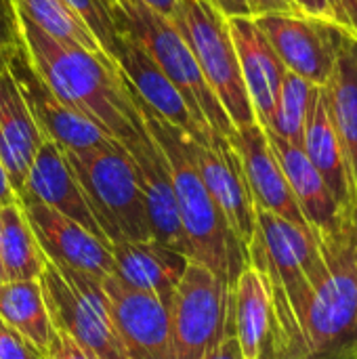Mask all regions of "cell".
Wrapping results in <instances>:
<instances>
[{
	"instance_id": "obj_43",
	"label": "cell",
	"mask_w": 357,
	"mask_h": 359,
	"mask_svg": "<svg viewBox=\"0 0 357 359\" xmlns=\"http://www.w3.org/2000/svg\"><path fill=\"white\" fill-rule=\"evenodd\" d=\"M288 2H290V0H288ZM290 4H292V2H290Z\"/></svg>"
},
{
	"instance_id": "obj_18",
	"label": "cell",
	"mask_w": 357,
	"mask_h": 359,
	"mask_svg": "<svg viewBox=\"0 0 357 359\" xmlns=\"http://www.w3.org/2000/svg\"><path fill=\"white\" fill-rule=\"evenodd\" d=\"M227 23L257 122L263 128H269L276 114L282 80L288 69L252 17H234L227 19Z\"/></svg>"
},
{
	"instance_id": "obj_5",
	"label": "cell",
	"mask_w": 357,
	"mask_h": 359,
	"mask_svg": "<svg viewBox=\"0 0 357 359\" xmlns=\"http://www.w3.org/2000/svg\"><path fill=\"white\" fill-rule=\"evenodd\" d=\"M120 32L133 36L156 61V65L175 84L189 111L206 133L231 139L236 128L217 95L208 86L183 34L173 21L137 0L135 8L120 21Z\"/></svg>"
},
{
	"instance_id": "obj_3",
	"label": "cell",
	"mask_w": 357,
	"mask_h": 359,
	"mask_svg": "<svg viewBox=\"0 0 357 359\" xmlns=\"http://www.w3.org/2000/svg\"><path fill=\"white\" fill-rule=\"evenodd\" d=\"M63 154L107 242H149L151 229L145 202L126 149L114 141L105 147Z\"/></svg>"
},
{
	"instance_id": "obj_15",
	"label": "cell",
	"mask_w": 357,
	"mask_h": 359,
	"mask_svg": "<svg viewBox=\"0 0 357 359\" xmlns=\"http://www.w3.org/2000/svg\"><path fill=\"white\" fill-rule=\"evenodd\" d=\"M269 145L284 170L288 187L295 196V202L320 248H328L337 244L349 229H356L347 223L345 215L341 212L337 200L332 198L328 185L314 168L309 158L305 156L303 147L292 145L278 137L276 133L265 128Z\"/></svg>"
},
{
	"instance_id": "obj_8",
	"label": "cell",
	"mask_w": 357,
	"mask_h": 359,
	"mask_svg": "<svg viewBox=\"0 0 357 359\" xmlns=\"http://www.w3.org/2000/svg\"><path fill=\"white\" fill-rule=\"evenodd\" d=\"M170 359H202L231 332V290L189 261L168 307Z\"/></svg>"
},
{
	"instance_id": "obj_40",
	"label": "cell",
	"mask_w": 357,
	"mask_h": 359,
	"mask_svg": "<svg viewBox=\"0 0 357 359\" xmlns=\"http://www.w3.org/2000/svg\"><path fill=\"white\" fill-rule=\"evenodd\" d=\"M4 282V273H2V261H0V284Z\"/></svg>"
},
{
	"instance_id": "obj_34",
	"label": "cell",
	"mask_w": 357,
	"mask_h": 359,
	"mask_svg": "<svg viewBox=\"0 0 357 359\" xmlns=\"http://www.w3.org/2000/svg\"><path fill=\"white\" fill-rule=\"evenodd\" d=\"M337 13V27L357 38V0H330Z\"/></svg>"
},
{
	"instance_id": "obj_17",
	"label": "cell",
	"mask_w": 357,
	"mask_h": 359,
	"mask_svg": "<svg viewBox=\"0 0 357 359\" xmlns=\"http://www.w3.org/2000/svg\"><path fill=\"white\" fill-rule=\"evenodd\" d=\"M229 141L242 160V168H244L255 206L261 210H267L276 217H282V219L295 223L297 227L309 231V227L295 202V196L288 187L284 170L269 145L265 128L259 122L236 128V133L231 135Z\"/></svg>"
},
{
	"instance_id": "obj_9",
	"label": "cell",
	"mask_w": 357,
	"mask_h": 359,
	"mask_svg": "<svg viewBox=\"0 0 357 359\" xmlns=\"http://www.w3.org/2000/svg\"><path fill=\"white\" fill-rule=\"evenodd\" d=\"M6 67L44 139L59 145L63 151H88L114 143L95 122L65 105L38 76L29 63L23 44L13 50L6 59Z\"/></svg>"
},
{
	"instance_id": "obj_23",
	"label": "cell",
	"mask_w": 357,
	"mask_h": 359,
	"mask_svg": "<svg viewBox=\"0 0 357 359\" xmlns=\"http://www.w3.org/2000/svg\"><path fill=\"white\" fill-rule=\"evenodd\" d=\"M303 151L314 164V168L320 172L324 183L328 185L332 198L337 200L341 212L345 215L347 223L353 225V204H351V191H349V181H347V170H345V160L341 151V143L330 118V107H328V95L324 86H316L311 105L307 111L305 120V130H303Z\"/></svg>"
},
{
	"instance_id": "obj_6",
	"label": "cell",
	"mask_w": 357,
	"mask_h": 359,
	"mask_svg": "<svg viewBox=\"0 0 357 359\" xmlns=\"http://www.w3.org/2000/svg\"><path fill=\"white\" fill-rule=\"evenodd\" d=\"M38 282L55 330L72 337L93 359H128L101 280L46 259Z\"/></svg>"
},
{
	"instance_id": "obj_44",
	"label": "cell",
	"mask_w": 357,
	"mask_h": 359,
	"mask_svg": "<svg viewBox=\"0 0 357 359\" xmlns=\"http://www.w3.org/2000/svg\"><path fill=\"white\" fill-rule=\"evenodd\" d=\"M305 359H309V358H305Z\"/></svg>"
},
{
	"instance_id": "obj_7",
	"label": "cell",
	"mask_w": 357,
	"mask_h": 359,
	"mask_svg": "<svg viewBox=\"0 0 357 359\" xmlns=\"http://www.w3.org/2000/svg\"><path fill=\"white\" fill-rule=\"evenodd\" d=\"M175 25L183 34L234 128L255 124L257 116L242 80L227 17L213 0H179Z\"/></svg>"
},
{
	"instance_id": "obj_28",
	"label": "cell",
	"mask_w": 357,
	"mask_h": 359,
	"mask_svg": "<svg viewBox=\"0 0 357 359\" xmlns=\"http://www.w3.org/2000/svg\"><path fill=\"white\" fill-rule=\"evenodd\" d=\"M314 90H316V86L311 82L303 80L301 76H297L292 72H286V76L282 80L280 95H278L276 114H274V120L267 130H271L278 137H282L284 141L301 147Z\"/></svg>"
},
{
	"instance_id": "obj_16",
	"label": "cell",
	"mask_w": 357,
	"mask_h": 359,
	"mask_svg": "<svg viewBox=\"0 0 357 359\" xmlns=\"http://www.w3.org/2000/svg\"><path fill=\"white\" fill-rule=\"evenodd\" d=\"M116 65H118L124 82L133 90V95L147 109H151L164 122L183 130L196 143H202V145L213 143L215 135L206 133L198 124V120L189 111L185 99L175 88V84L164 76V72L143 50V46L126 32H122V44H120V50L116 57Z\"/></svg>"
},
{
	"instance_id": "obj_27",
	"label": "cell",
	"mask_w": 357,
	"mask_h": 359,
	"mask_svg": "<svg viewBox=\"0 0 357 359\" xmlns=\"http://www.w3.org/2000/svg\"><path fill=\"white\" fill-rule=\"evenodd\" d=\"M13 4L21 17H25L53 40L105 57L95 34L63 0H13Z\"/></svg>"
},
{
	"instance_id": "obj_4",
	"label": "cell",
	"mask_w": 357,
	"mask_h": 359,
	"mask_svg": "<svg viewBox=\"0 0 357 359\" xmlns=\"http://www.w3.org/2000/svg\"><path fill=\"white\" fill-rule=\"evenodd\" d=\"M324 276L311 292L301 322L309 359L357 358L356 229L337 244L320 248Z\"/></svg>"
},
{
	"instance_id": "obj_30",
	"label": "cell",
	"mask_w": 357,
	"mask_h": 359,
	"mask_svg": "<svg viewBox=\"0 0 357 359\" xmlns=\"http://www.w3.org/2000/svg\"><path fill=\"white\" fill-rule=\"evenodd\" d=\"M19 46H21L19 13L13 0H0V53L8 57Z\"/></svg>"
},
{
	"instance_id": "obj_29",
	"label": "cell",
	"mask_w": 357,
	"mask_h": 359,
	"mask_svg": "<svg viewBox=\"0 0 357 359\" xmlns=\"http://www.w3.org/2000/svg\"><path fill=\"white\" fill-rule=\"evenodd\" d=\"M63 2L88 25V29L99 40L105 57L116 63L122 44L120 21L124 17H118L107 0H63Z\"/></svg>"
},
{
	"instance_id": "obj_37",
	"label": "cell",
	"mask_w": 357,
	"mask_h": 359,
	"mask_svg": "<svg viewBox=\"0 0 357 359\" xmlns=\"http://www.w3.org/2000/svg\"><path fill=\"white\" fill-rule=\"evenodd\" d=\"M15 202H17V194L13 191L8 177H6V170H4V164L0 160V206H8Z\"/></svg>"
},
{
	"instance_id": "obj_31",
	"label": "cell",
	"mask_w": 357,
	"mask_h": 359,
	"mask_svg": "<svg viewBox=\"0 0 357 359\" xmlns=\"http://www.w3.org/2000/svg\"><path fill=\"white\" fill-rule=\"evenodd\" d=\"M0 359H42V353L19 332L0 322Z\"/></svg>"
},
{
	"instance_id": "obj_42",
	"label": "cell",
	"mask_w": 357,
	"mask_h": 359,
	"mask_svg": "<svg viewBox=\"0 0 357 359\" xmlns=\"http://www.w3.org/2000/svg\"><path fill=\"white\" fill-rule=\"evenodd\" d=\"M351 38H353V36H351ZM353 40H356V42H357V38H353Z\"/></svg>"
},
{
	"instance_id": "obj_21",
	"label": "cell",
	"mask_w": 357,
	"mask_h": 359,
	"mask_svg": "<svg viewBox=\"0 0 357 359\" xmlns=\"http://www.w3.org/2000/svg\"><path fill=\"white\" fill-rule=\"evenodd\" d=\"M324 88L345 160L357 229V42L347 34L339 38L335 67Z\"/></svg>"
},
{
	"instance_id": "obj_32",
	"label": "cell",
	"mask_w": 357,
	"mask_h": 359,
	"mask_svg": "<svg viewBox=\"0 0 357 359\" xmlns=\"http://www.w3.org/2000/svg\"><path fill=\"white\" fill-rule=\"evenodd\" d=\"M42 359H93L72 337L65 332L55 330L46 351L42 353Z\"/></svg>"
},
{
	"instance_id": "obj_20",
	"label": "cell",
	"mask_w": 357,
	"mask_h": 359,
	"mask_svg": "<svg viewBox=\"0 0 357 359\" xmlns=\"http://www.w3.org/2000/svg\"><path fill=\"white\" fill-rule=\"evenodd\" d=\"M114 276L130 288L154 294L166 309L189 265V259L164 244L128 242L112 244Z\"/></svg>"
},
{
	"instance_id": "obj_36",
	"label": "cell",
	"mask_w": 357,
	"mask_h": 359,
	"mask_svg": "<svg viewBox=\"0 0 357 359\" xmlns=\"http://www.w3.org/2000/svg\"><path fill=\"white\" fill-rule=\"evenodd\" d=\"M139 2H143L145 6L160 13L162 17H166L173 23H175V19L179 15V0H139Z\"/></svg>"
},
{
	"instance_id": "obj_25",
	"label": "cell",
	"mask_w": 357,
	"mask_h": 359,
	"mask_svg": "<svg viewBox=\"0 0 357 359\" xmlns=\"http://www.w3.org/2000/svg\"><path fill=\"white\" fill-rule=\"evenodd\" d=\"M0 322L19 332L40 353L46 351L55 328L38 280L0 284Z\"/></svg>"
},
{
	"instance_id": "obj_14",
	"label": "cell",
	"mask_w": 357,
	"mask_h": 359,
	"mask_svg": "<svg viewBox=\"0 0 357 359\" xmlns=\"http://www.w3.org/2000/svg\"><path fill=\"white\" fill-rule=\"evenodd\" d=\"M101 286L126 358L170 359L168 309L154 294L130 288L116 276L103 278Z\"/></svg>"
},
{
	"instance_id": "obj_24",
	"label": "cell",
	"mask_w": 357,
	"mask_h": 359,
	"mask_svg": "<svg viewBox=\"0 0 357 359\" xmlns=\"http://www.w3.org/2000/svg\"><path fill=\"white\" fill-rule=\"evenodd\" d=\"M231 332L244 359H267L274 337L271 299L261 271L246 263L231 288Z\"/></svg>"
},
{
	"instance_id": "obj_12",
	"label": "cell",
	"mask_w": 357,
	"mask_h": 359,
	"mask_svg": "<svg viewBox=\"0 0 357 359\" xmlns=\"http://www.w3.org/2000/svg\"><path fill=\"white\" fill-rule=\"evenodd\" d=\"M17 202L40 250L48 261L82 271L97 280L114 276L112 244L99 240L80 223L34 198L17 196Z\"/></svg>"
},
{
	"instance_id": "obj_22",
	"label": "cell",
	"mask_w": 357,
	"mask_h": 359,
	"mask_svg": "<svg viewBox=\"0 0 357 359\" xmlns=\"http://www.w3.org/2000/svg\"><path fill=\"white\" fill-rule=\"evenodd\" d=\"M44 141L8 67L0 69V160L17 196Z\"/></svg>"
},
{
	"instance_id": "obj_1",
	"label": "cell",
	"mask_w": 357,
	"mask_h": 359,
	"mask_svg": "<svg viewBox=\"0 0 357 359\" xmlns=\"http://www.w3.org/2000/svg\"><path fill=\"white\" fill-rule=\"evenodd\" d=\"M23 50L46 86L72 109L122 143L143 118L118 65L78 46H65L19 15Z\"/></svg>"
},
{
	"instance_id": "obj_10",
	"label": "cell",
	"mask_w": 357,
	"mask_h": 359,
	"mask_svg": "<svg viewBox=\"0 0 357 359\" xmlns=\"http://www.w3.org/2000/svg\"><path fill=\"white\" fill-rule=\"evenodd\" d=\"M284 67L314 86H326L335 59L341 29L311 19L297 11L269 13L255 19Z\"/></svg>"
},
{
	"instance_id": "obj_35",
	"label": "cell",
	"mask_w": 357,
	"mask_h": 359,
	"mask_svg": "<svg viewBox=\"0 0 357 359\" xmlns=\"http://www.w3.org/2000/svg\"><path fill=\"white\" fill-rule=\"evenodd\" d=\"M202 359H244V355H242L240 343L234 337V332H227L221 339V343L215 349H210Z\"/></svg>"
},
{
	"instance_id": "obj_19",
	"label": "cell",
	"mask_w": 357,
	"mask_h": 359,
	"mask_svg": "<svg viewBox=\"0 0 357 359\" xmlns=\"http://www.w3.org/2000/svg\"><path fill=\"white\" fill-rule=\"evenodd\" d=\"M19 196H27V198H34V200L46 204L48 208L80 223L84 229H88L99 240L107 242V238L99 229V225L86 204L84 191H82L72 166L67 164L65 154L53 141L46 139L42 143V147L38 149Z\"/></svg>"
},
{
	"instance_id": "obj_11",
	"label": "cell",
	"mask_w": 357,
	"mask_h": 359,
	"mask_svg": "<svg viewBox=\"0 0 357 359\" xmlns=\"http://www.w3.org/2000/svg\"><path fill=\"white\" fill-rule=\"evenodd\" d=\"M191 156L210 198L246 255L257 231V206L236 147L221 135H215L210 145L191 139Z\"/></svg>"
},
{
	"instance_id": "obj_39",
	"label": "cell",
	"mask_w": 357,
	"mask_h": 359,
	"mask_svg": "<svg viewBox=\"0 0 357 359\" xmlns=\"http://www.w3.org/2000/svg\"><path fill=\"white\" fill-rule=\"evenodd\" d=\"M6 59H8V57L0 53V69H4V67H6Z\"/></svg>"
},
{
	"instance_id": "obj_2",
	"label": "cell",
	"mask_w": 357,
	"mask_h": 359,
	"mask_svg": "<svg viewBox=\"0 0 357 359\" xmlns=\"http://www.w3.org/2000/svg\"><path fill=\"white\" fill-rule=\"evenodd\" d=\"M133 99L139 107L145 128L162 149L170 168L177 210L189 244V261L210 269L231 290L246 265V255L196 168L191 156V137L158 118L135 95Z\"/></svg>"
},
{
	"instance_id": "obj_38",
	"label": "cell",
	"mask_w": 357,
	"mask_h": 359,
	"mask_svg": "<svg viewBox=\"0 0 357 359\" xmlns=\"http://www.w3.org/2000/svg\"><path fill=\"white\" fill-rule=\"evenodd\" d=\"M107 2L116 11L118 17H126L135 8V4H137V0H107Z\"/></svg>"
},
{
	"instance_id": "obj_26",
	"label": "cell",
	"mask_w": 357,
	"mask_h": 359,
	"mask_svg": "<svg viewBox=\"0 0 357 359\" xmlns=\"http://www.w3.org/2000/svg\"><path fill=\"white\" fill-rule=\"evenodd\" d=\"M0 261L4 282L38 280L44 269L40 250L19 202L0 206Z\"/></svg>"
},
{
	"instance_id": "obj_13",
	"label": "cell",
	"mask_w": 357,
	"mask_h": 359,
	"mask_svg": "<svg viewBox=\"0 0 357 359\" xmlns=\"http://www.w3.org/2000/svg\"><path fill=\"white\" fill-rule=\"evenodd\" d=\"M133 160L137 183L143 194L145 212L151 229V240L164 244L189 259V244L181 227L175 187L166 158L145 124L120 143Z\"/></svg>"
},
{
	"instance_id": "obj_41",
	"label": "cell",
	"mask_w": 357,
	"mask_h": 359,
	"mask_svg": "<svg viewBox=\"0 0 357 359\" xmlns=\"http://www.w3.org/2000/svg\"><path fill=\"white\" fill-rule=\"evenodd\" d=\"M356 259H357V229H356Z\"/></svg>"
},
{
	"instance_id": "obj_33",
	"label": "cell",
	"mask_w": 357,
	"mask_h": 359,
	"mask_svg": "<svg viewBox=\"0 0 357 359\" xmlns=\"http://www.w3.org/2000/svg\"><path fill=\"white\" fill-rule=\"evenodd\" d=\"M290 2L301 15H307L311 19L324 21L337 27V13L330 0H290Z\"/></svg>"
}]
</instances>
